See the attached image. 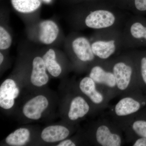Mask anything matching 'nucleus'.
Instances as JSON below:
<instances>
[{
	"mask_svg": "<svg viewBox=\"0 0 146 146\" xmlns=\"http://www.w3.org/2000/svg\"><path fill=\"white\" fill-rule=\"evenodd\" d=\"M76 13V25L80 28L95 31L123 27L128 18L127 11L117 6L115 0L86 2Z\"/></svg>",
	"mask_w": 146,
	"mask_h": 146,
	"instance_id": "f257e3e1",
	"label": "nucleus"
},
{
	"mask_svg": "<svg viewBox=\"0 0 146 146\" xmlns=\"http://www.w3.org/2000/svg\"><path fill=\"white\" fill-rule=\"evenodd\" d=\"M123 27L95 31L90 38L92 50L101 61H106L123 49Z\"/></svg>",
	"mask_w": 146,
	"mask_h": 146,
	"instance_id": "f03ea898",
	"label": "nucleus"
},
{
	"mask_svg": "<svg viewBox=\"0 0 146 146\" xmlns=\"http://www.w3.org/2000/svg\"><path fill=\"white\" fill-rule=\"evenodd\" d=\"M104 61L114 74L116 87L119 91H126L132 82H137L138 84L136 63L131 51Z\"/></svg>",
	"mask_w": 146,
	"mask_h": 146,
	"instance_id": "7ed1b4c3",
	"label": "nucleus"
},
{
	"mask_svg": "<svg viewBox=\"0 0 146 146\" xmlns=\"http://www.w3.org/2000/svg\"><path fill=\"white\" fill-rule=\"evenodd\" d=\"M123 49L146 47V18L133 15L129 16L122 29Z\"/></svg>",
	"mask_w": 146,
	"mask_h": 146,
	"instance_id": "20e7f679",
	"label": "nucleus"
},
{
	"mask_svg": "<svg viewBox=\"0 0 146 146\" xmlns=\"http://www.w3.org/2000/svg\"><path fill=\"white\" fill-rule=\"evenodd\" d=\"M69 47L75 57L81 63L93 65L101 61L93 52L90 39L84 35L78 34L72 35Z\"/></svg>",
	"mask_w": 146,
	"mask_h": 146,
	"instance_id": "39448f33",
	"label": "nucleus"
},
{
	"mask_svg": "<svg viewBox=\"0 0 146 146\" xmlns=\"http://www.w3.org/2000/svg\"><path fill=\"white\" fill-rule=\"evenodd\" d=\"M89 76L97 84L103 85L109 89L117 88L114 74L104 61H99L92 65Z\"/></svg>",
	"mask_w": 146,
	"mask_h": 146,
	"instance_id": "423d86ee",
	"label": "nucleus"
},
{
	"mask_svg": "<svg viewBox=\"0 0 146 146\" xmlns=\"http://www.w3.org/2000/svg\"><path fill=\"white\" fill-rule=\"evenodd\" d=\"M146 105V98L124 97L115 105L114 112L116 116L124 117L136 114Z\"/></svg>",
	"mask_w": 146,
	"mask_h": 146,
	"instance_id": "0eeeda50",
	"label": "nucleus"
},
{
	"mask_svg": "<svg viewBox=\"0 0 146 146\" xmlns=\"http://www.w3.org/2000/svg\"><path fill=\"white\" fill-rule=\"evenodd\" d=\"M95 138L98 144L102 146H120L123 143L121 134L106 124H101L98 127Z\"/></svg>",
	"mask_w": 146,
	"mask_h": 146,
	"instance_id": "6e6552de",
	"label": "nucleus"
},
{
	"mask_svg": "<svg viewBox=\"0 0 146 146\" xmlns=\"http://www.w3.org/2000/svg\"><path fill=\"white\" fill-rule=\"evenodd\" d=\"M19 94L15 82L11 79L6 80L0 86V106L5 109L11 108Z\"/></svg>",
	"mask_w": 146,
	"mask_h": 146,
	"instance_id": "1a4fd4ad",
	"label": "nucleus"
},
{
	"mask_svg": "<svg viewBox=\"0 0 146 146\" xmlns=\"http://www.w3.org/2000/svg\"><path fill=\"white\" fill-rule=\"evenodd\" d=\"M48 105L47 98L42 95L36 96L29 100L24 106L23 113L27 118L38 120Z\"/></svg>",
	"mask_w": 146,
	"mask_h": 146,
	"instance_id": "9d476101",
	"label": "nucleus"
},
{
	"mask_svg": "<svg viewBox=\"0 0 146 146\" xmlns=\"http://www.w3.org/2000/svg\"><path fill=\"white\" fill-rule=\"evenodd\" d=\"M59 33V27L54 21L45 20L39 24L38 39L43 44H52L57 39Z\"/></svg>",
	"mask_w": 146,
	"mask_h": 146,
	"instance_id": "9b49d317",
	"label": "nucleus"
},
{
	"mask_svg": "<svg viewBox=\"0 0 146 146\" xmlns=\"http://www.w3.org/2000/svg\"><path fill=\"white\" fill-rule=\"evenodd\" d=\"M79 88L81 92L94 104L100 106L104 103L105 100L104 95L98 90L97 84L90 77H85L81 80Z\"/></svg>",
	"mask_w": 146,
	"mask_h": 146,
	"instance_id": "f8f14e48",
	"label": "nucleus"
},
{
	"mask_svg": "<svg viewBox=\"0 0 146 146\" xmlns=\"http://www.w3.org/2000/svg\"><path fill=\"white\" fill-rule=\"evenodd\" d=\"M46 68L42 57L36 56L33 61V69L31 81L35 86H42L48 83L49 77L46 73Z\"/></svg>",
	"mask_w": 146,
	"mask_h": 146,
	"instance_id": "ddd939ff",
	"label": "nucleus"
},
{
	"mask_svg": "<svg viewBox=\"0 0 146 146\" xmlns=\"http://www.w3.org/2000/svg\"><path fill=\"white\" fill-rule=\"evenodd\" d=\"M70 133L69 129L63 126H49L42 131L41 138L47 143H55L64 140L68 137Z\"/></svg>",
	"mask_w": 146,
	"mask_h": 146,
	"instance_id": "4468645a",
	"label": "nucleus"
},
{
	"mask_svg": "<svg viewBox=\"0 0 146 146\" xmlns=\"http://www.w3.org/2000/svg\"><path fill=\"white\" fill-rule=\"evenodd\" d=\"M90 110V106L84 98L80 96L74 98L71 102L68 112L70 120L74 121L83 118Z\"/></svg>",
	"mask_w": 146,
	"mask_h": 146,
	"instance_id": "2eb2a0df",
	"label": "nucleus"
},
{
	"mask_svg": "<svg viewBox=\"0 0 146 146\" xmlns=\"http://www.w3.org/2000/svg\"><path fill=\"white\" fill-rule=\"evenodd\" d=\"M117 6L121 10L133 15H146V0H115Z\"/></svg>",
	"mask_w": 146,
	"mask_h": 146,
	"instance_id": "dca6fc26",
	"label": "nucleus"
},
{
	"mask_svg": "<svg viewBox=\"0 0 146 146\" xmlns=\"http://www.w3.org/2000/svg\"><path fill=\"white\" fill-rule=\"evenodd\" d=\"M131 52L136 63L138 84L146 89V50Z\"/></svg>",
	"mask_w": 146,
	"mask_h": 146,
	"instance_id": "f3484780",
	"label": "nucleus"
},
{
	"mask_svg": "<svg viewBox=\"0 0 146 146\" xmlns=\"http://www.w3.org/2000/svg\"><path fill=\"white\" fill-rule=\"evenodd\" d=\"M47 70L53 76L57 77L61 72L62 68L56 60L55 52L52 49H50L42 56Z\"/></svg>",
	"mask_w": 146,
	"mask_h": 146,
	"instance_id": "a211bd4d",
	"label": "nucleus"
},
{
	"mask_svg": "<svg viewBox=\"0 0 146 146\" xmlns=\"http://www.w3.org/2000/svg\"><path fill=\"white\" fill-rule=\"evenodd\" d=\"M30 136V133L27 129L21 128L8 135L6 138V143L10 146H23L29 141Z\"/></svg>",
	"mask_w": 146,
	"mask_h": 146,
	"instance_id": "6ab92c4d",
	"label": "nucleus"
},
{
	"mask_svg": "<svg viewBox=\"0 0 146 146\" xmlns=\"http://www.w3.org/2000/svg\"><path fill=\"white\" fill-rule=\"evenodd\" d=\"M41 0H11L13 8L23 13L34 12L41 6Z\"/></svg>",
	"mask_w": 146,
	"mask_h": 146,
	"instance_id": "aec40b11",
	"label": "nucleus"
},
{
	"mask_svg": "<svg viewBox=\"0 0 146 146\" xmlns=\"http://www.w3.org/2000/svg\"><path fill=\"white\" fill-rule=\"evenodd\" d=\"M131 127L137 137L146 138V113L142 114L133 120Z\"/></svg>",
	"mask_w": 146,
	"mask_h": 146,
	"instance_id": "412c9836",
	"label": "nucleus"
},
{
	"mask_svg": "<svg viewBox=\"0 0 146 146\" xmlns=\"http://www.w3.org/2000/svg\"><path fill=\"white\" fill-rule=\"evenodd\" d=\"M12 39L8 31L4 27H0V49L9 48L12 44Z\"/></svg>",
	"mask_w": 146,
	"mask_h": 146,
	"instance_id": "4be33fe9",
	"label": "nucleus"
},
{
	"mask_svg": "<svg viewBox=\"0 0 146 146\" xmlns=\"http://www.w3.org/2000/svg\"><path fill=\"white\" fill-rule=\"evenodd\" d=\"M132 146H146V138L143 137H138L136 141L133 142Z\"/></svg>",
	"mask_w": 146,
	"mask_h": 146,
	"instance_id": "5701e85b",
	"label": "nucleus"
},
{
	"mask_svg": "<svg viewBox=\"0 0 146 146\" xmlns=\"http://www.w3.org/2000/svg\"><path fill=\"white\" fill-rule=\"evenodd\" d=\"M58 146H75L76 145L70 140H66L62 141L57 145Z\"/></svg>",
	"mask_w": 146,
	"mask_h": 146,
	"instance_id": "b1692460",
	"label": "nucleus"
},
{
	"mask_svg": "<svg viewBox=\"0 0 146 146\" xmlns=\"http://www.w3.org/2000/svg\"><path fill=\"white\" fill-rule=\"evenodd\" d=\"M4 60V56L1 52L0 53V64L1 65Z\"/></svg>",
	"mask_w": 146,
	"mask_h": 146,
	"instance_id": "393cba45",
	"label": "nucleus"
},
{
	"mask_svg": "<svg viewBox=\"0 0 146 146\" xmlns=\"http://www.w3.org/2000/svg\"><path fill=\"white\" fill-rule=\"evenodd\" d=\"M41 1L46 3L48 4L50 3L52 0H41Z\"/></svg>",
	"mask_w": 146,
	"mask_h": 146,
	"instance_id": "a878e982",
	"label": "nucleus"
},
{
	"mask_svg": "<svg viewBox=\"0 0 146 146\" xmlns=\"http://www.w3.org/2000/svg\"><path fill=\"white\" fill-rule=\"evenodd\" d=\"M76 1H85L86 2L91 1H97V0H76Z\"/></svg>",
	"mask_w": 146,
	"mask_h": 146,
	"instance_id": "bb28decb",
	"label": "nucleus"
}]
</instances>
